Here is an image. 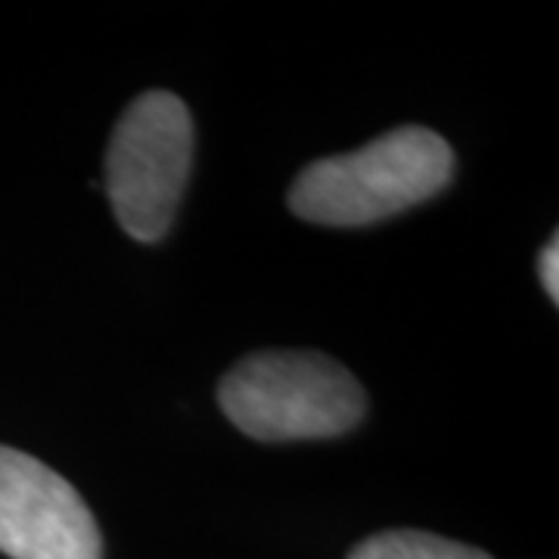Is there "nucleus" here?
Masks as SVG:
<instances>
[{"label":"nucleus","instance_id":"nucleus-5","mask_svg":"<svg viewBox=\"0 0 559 559\" xmlns=\"http://www.w3.org/2000/svg\"><path fill=\"white\" fill-rule=\"evenodd\" d=\"M348 559H495L479 547L441 538L432 532H380L360 540Z\"/></svg>","mask_w":559,"mask_h":559},{"label":"nucleus","instance_id":"nucleus-3","mask_svg":"<svg viewBox=\"0 0 559 559\" xmlns=\"http://www.w3.org/2000/svg\"><path fill=\"white\" fill-rule=\"evenodd\" d=\"M193 168V119L168 91H146L124 109L106 150V197L138 242H156L178 215Z\"/></svg>","mask_w":559,"mask_h":559},{"label":"nucleus","instance_id":"nucleus-6","mask_svg":"<svg viewBox=\"0 0 559 559\" xmlns=\"http://www.w3.org/2000/svg\"><path fill=\"white\" fill-rule=\"evenodd\" d=\"M538 271H540V283H544V289H547V296L557 301L559 299V240H550L544 246V252H540L538 261Z\"/></svg>","mask_w":559,"mask_h":559},{"label":"nucleus","instance_id":"nucleus-2","mask_svg":"<svg viewBox=\"0 0 559 559\" xmlns=\"http://www.w3.org/2000/svg\"><path fill=\"white\" fill-rule=\"evenodd\" d=\"M227 419L259 441L336 439L367 414L348 367L318 352H259L234 364L218 385Z\"/></svg>","mask_w":559,"mask_h":559},{"label":"nucleus","instance_id":"nucleus-4","mask_svg":"<svg viewBox=\"0 0 559 559\" xmlns=\"http://www.w3.org/2000/svg\"><path fill=\"white\" fill-rule=\"evenodd\" d=\"M0 554L100 559L103 538L75 485L32 454L0 444Z\"/></svg>","mask_w":559,"mask_h":559},{"label":"nucleus","instance_id":"nucleus-1","mask_svg":"<svg viewBox=\"0 0 559 559\" xmlns=\"http://www.w3.org/2000/svg\"><path fill=\"white\" fill-rule=\"evenodd\" d=\"M454 175L448 140L419 128H395L355 153L311 162L289 187V212L323 227H367L441 193Z\"/></svg>","mask_w":559,"mask_h":559}]
</instances>
